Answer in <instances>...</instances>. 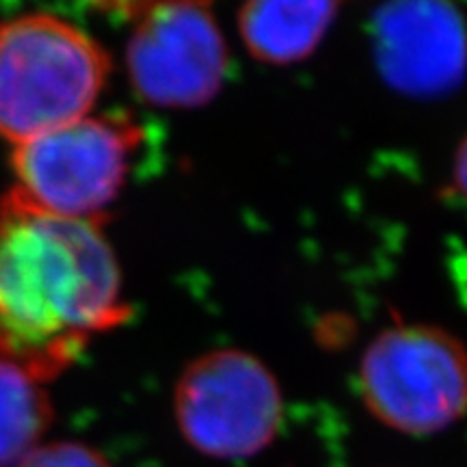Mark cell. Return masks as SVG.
Masks as SVG:
<instances>
[{"label": "cell", "mask_w": 467, "mask_h": 467, "mask_svg": "<svg viewBox=\"0 0 467 467\" xmlns=\"http://www.w3.org/2000/svg\"><path fill=\"white\" fill-rule=\"evenodd\" d=\"M128 317L100 225L44 213L11 189L0 202V364L50 381Z\"/></svg>", "instance_id": "6da1fadb"}, {"label": "cell", "mask_w": 467, "mask_h": 467, "mask_svg": "<svg viewBox=\"0 0 467 467\" xmlns=\"http://www.w3.org/2000/svg\"><path fill=\"white\" fill-rule=\"evenodd\" d=\"M110 72L107 50L55 16L0 26V137L9 143L87 117Z\"/></svg>", "instance_id": "7a4b0ae2"}, {"label": "cell", "mask_w": 467, "mask_h": 467, "mask_svg": "<svg viewBox=\"0 0 467 467\" xmlns=\"http://www.w3.org/2000/svg\"><path fill=\"white\" fill-rule=\"evenodd\" d=\"M143 130L128 115L83 117L14 145V189L44 213L100 223L119 195Z\"/></svg>", "instance_id": "3957f363"}, {"label": "cell", "mask_w": 467, "mask_h": 467, "mask_svg": "<svg viewBox=\"0 0 467 467\" xmlns=\"http://www.w3.org/2000/svg\"><path fill=\"white\" fill-rule=\"evenodd\" d=\"M359 388L368 411L389 429L440 433L467 411V350L437 327H392L366 348Z\"/></svg>", "instance_id": "277c9868"}, {"label": "cell", "mask_w": 467, "mask_h": 467, "mask_svg": "<svg viewBox=\"0 0 467 467\" xmlns=\"http://www.w3.org/2000/svg\"><path fill=\"white\" fill-rule=\"evenodd\" d=\"M175 420L184 440L208 457L265 451L282 422V392L271 370L236 348L213 350L186 366L175 385Z\"/></svg>", "instance_id": "5b68a950"}, {"label": "cell", "mask_w": 467, "mask_h": 467, "mask_svg": "<svg viewBox=\"0 0 467 467\" xmlns=\"http://www.w3.org/2000/svg\"><path fill=\"white\" fill-rule=\"evenodd\" d=\"M227 69V48L206 3L161 5L137 20L128 74L145 102L191 109L213 100Z\"/></svg>", "instance_id": "8992f818"}, {"label": "cell", "mask_w": 467, "mask_h": 467, "mask_svg": "<svg viewBox=\"0 0 467 467\" xmlns=\"http://www.w3.org/2000/svg\"><path fill=\"white\" fill-rule=\"evenodd\" d=\"M375 46L385 80L413 96H437L465 76L467 28L446 0H388Z\"/></svg>", "instance_id": "52a82bcc"}, {"label": "cell", "mask_w": 467, "mask_h": 467, "mask_svg": "<svg viewBox=\"0 0 467 467\" xmlns=\"http://www.w3.org/2000/svg\"><path fill=\"white\" fill-rule=\"evenodd\" d=\"M336 9L337 0H244L238 25L251 55L285 66L317 50Z\"/></svg>", "instance_id": "ba28073f"}, {"label": "cell", "mask_w": 467, "mask_h": 467, "mask_svg": "<svg viewBox=\"0 0 467 467\" xmlns=\"http://www.w3.org/2000/svg\"><path fill=\"white\" fill-rule=\"evenodd\" d=\"M52 422L48 396L37 381L0 364V467H17Z\"/></svg>", "instance_id": "9c48e42d"}, {"label": "cell", "mask_w": 467, "mask_h": 467, "mask_svg": "<svg viewBox=\"0 0 467 467\" xmlns=\"http://www.w3.org/2000/svg\"><path fill=\"white\" fill-rule=\"evenodd\" d=\"M17 467H110L102 454L83 443L58 441L37 446Z\"/></svg>", "instance_id": "30bf717a"}, {"label": "cell", "mask_w": 467, "mask_h": 467, "mask_svg": "<svg viewBox=\"0 0 467 467\" xmlns=\"http://www.w3.org/2000/svg\"><path fill=\"white\" fill-rule=\"evenodd\" d=\"M98 7L109 11V14H117L124 17H132V20H139V17L148 14V11L161 7V5L169 3H180V0H91ZM192 3H210V0H192Z\"/></svg>", "instance_id": "8fae6325"}, {"label": "cell", "mask_w": 467, "mask_h": 467, "mask_svg": "<svg viewBox=\"0 0 467 467\" xmlns=\"http://www.w3.org/2000/svg\"><path fill=\"white\" fill-rule=\"evenodd\" d=\"M452 178H454V189H457L467 200V139L457 150V159H454V167H452Z\"/></svg>", "instance_id": "7c38bea8"}]
</instances>
